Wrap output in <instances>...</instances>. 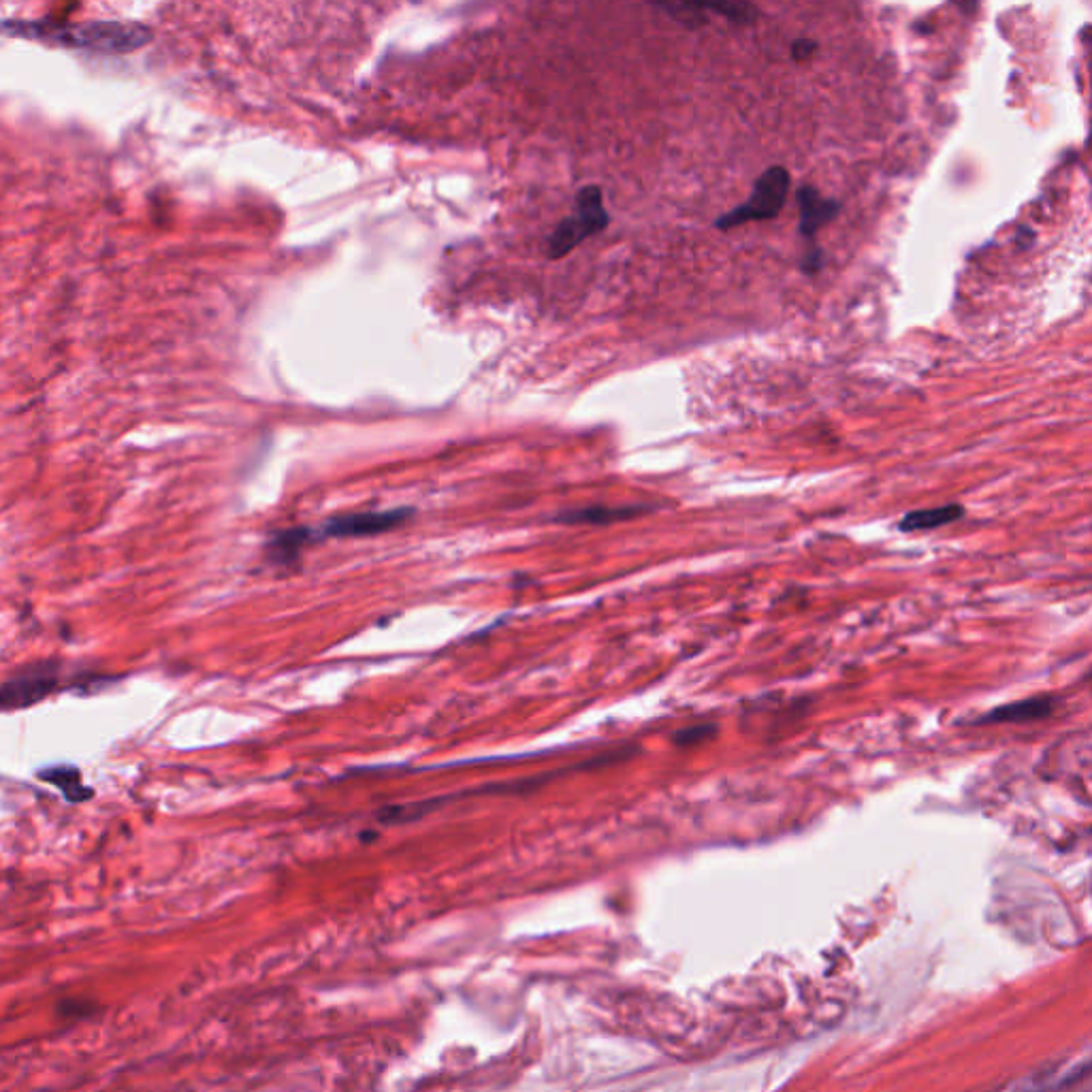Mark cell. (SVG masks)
<instances>
[{
	"instance_id": "obj_1",
	"label": "cell",
	"mask_w": 1092,
	"mask_h": 1092,
	"mask_svg": "<svg viewBox=\"0 0 1092 1092\" xmlns=\"http://www.w3.org/2000/svg\"><path fill=\"white\" fill-rule=\"evenodd\" d=\"M0 32L98 53H130L141 49L152 39L145 26L133 21H4L0 24Z\"/></svg>"
},
{
	"instance_id": "obj_2",
	"label": "cell",
	"mask_w": 1092,
	"mask_h": 1092,
	"mask_svg": "<svg viewBox=\"0 0 1092 1092\" xmlns=\"http://www.w3.org/2000/svg\"><path fill=\"white\" fill-rule=\"evenodd\" d=\"M66 688H71V683H64V668L60 662H32L0 683V713L28 709Z\"/></svg>"
},
{
	"instance_id": "obj_3",
	"label": "cell",
	"mask_w": 1092,
	"mask_h": 1092,
	"mask_svg": "<svg viewBox=\"0 0 1092 1092\" xmlns=\"http://www.w3.org/2000/svg\"><path fill=\"white\" fill-rule=\"evenodd\" d=\"M574 214L564 218V222L553 231L547 244V252L551 259H562L574 248H579L587 237L600 233L609 225V212L604 207L602 190L598 186H587L576 195Z\"/></svg>"
},
{
	"instance_id": "obj_4",
	"label": "cell",
	"mask_w": 1092,
	"mask_h": 1092,
	"mask_svg": "<svg viewBox=\"0 0 1092 1092\" xmlns=\"http://www.w3.org/2000/svg\"><path fill=\"white\" fill-rule=\"evenodd\" d=\"M789 184H791V178L785 167L766 169L753 184L751 197L736 210L720 216L716 220V227L728 231V229H736V227L753 222V220L774 218L781 212V207L785 205Z\"/></svg>"
},
{
	"instance_id": "obj_5",
	"label": "cell",
	"mask_w": 1092,
	"mask_h": 1092,
	"mask_svg": "<svg viewBox=\"0 0 1092 1092\" xmlns=\"http://www.w3.org/2000/svg\"><path fill=\"white\" fill-rule=\"evenodd\" d=\"M412 517L410 508L380 510V512H353L327 519L319 529H312V540L321 538H364L378 536L403 525Z\"/></svg>"
},
{
	"instance_id": "obj_6",
	"label": "cell",
	"mask_w": 1092,
	"mask_h": 1092,
	"mask_svg": "<svg viewBox=\"0 0 1092 1092\" xmlns=\"http://www.w3.org/2000/svg\"><path fill=\"white\" fill-rule=\"evenodd\" d=\"M1057 698L1055 696H1033L1027 701L1010 703L993 709L990 713L978 718L973 726H997V724H1029L1046 720L1055 713Z\"/></svg>"
},
{
	"instance_id": "obj_7",
	"label": "cell",
	"mask_w": 1092,
	"mask_h": 1092,
	"mask_svg": "<svg viewBox=\"0 0 1092 1092\" xmlns=\"http://www.w3.org/2000/svg\"><path fill=\"white\" fill-rule=\"evenodd\" d=\"M798 210H800V235L813 237L821 227H826L841 210L834 199H826L813 186L798 188Z\"/></svg>"
},
{
	"instance_id": "obj_8",
	"label": "cell",
	"mask_w": 1092,
	"mask_h": 1092,
	"mask_svg": "<svg viewBox=\"0 0 1092 1092\" xmlns=\"http://www.w3.org/2000/svg\"><path fill=\"white\" fill-rule=\"evenodd\" d=\"M312 529L310 527H291V529H282V532H276L270 536L267 540V547H265V555L272 564L280 566V568H289V566H297L304 549L308 544H312Z\"/></svg>"
},
{
	"instance_id": "obj_9",
	"label": "cell",
	"mask_w": 1092,
	"mask_h": 1092,
	"mask_svg": "<svg viewBox=\"0 0 1092 1092\" xmlns=\"http://www.w3.org/2000/svg\"><path fill=\"white\" fill-rule=\"evenodd\" d=\"M647 506H587L576 510H566L555 517V523L564 525H609L617 521L634 519L647 512Z\"/></svg>"
},
{
	"instance_id": "obj_10",
	"label": "cell",
	"mask_w": 1092,
	"mask_h": 1092,
	"mask_svg": "<svg viewBox=\"0 0 1092 1092\" xmlns=\"http://www.w3.org/2000/svg\"><path fill=\"white\" fill-rule=\"evenodd\" d=\"M965 514H967V510H965L963 504H948V506H939V508L911 510V512H907L901 519L898 529L901 532H928V529L952 525V523L960 521Z\"/></svg>"
},
{
	"instance_id": "obj_11",
	"label": "cell",
	"mask_w": 1092,
	"mask_h": 1092,
	"mask_svg": "<svg viewBox=\"0 0 1092 1092\" xmlns=\"http://www.w3.org/2000/svg\"><path fill=\"white\" fill-rule=\"evenodd\" d=\"M41 781L45 783H51L53 787H58L66 800L71 802H83V800H90L92 798V789L83 783L81 779V772L75 768V766H68V764H60V766H49V768H43L39 770L36 774Z\"/></svg>"
},
{
	"instance_id": "obj_12",
	"label": "cell",
	"mask_w": 1092,
	"mask_h": 1092,
	"mask_svg": "<svg viewBox=\"0 0 1092 1092\" xmlns=\"http://www.w3.org/2000/svg\"><path fill=\"white\" fill-rule=\"evenodd\" d=\"M656 6L688 28H701L709 21L703 2H660Z\"/></svg>"
},
{
	"instance_id": "obj_13",
	"label": "cell",
	"mask_w": 1092,
	"mask_h": 1092,
	"mask_svg": "<svg viewBox=\"0 0 1092 1092\" xmlns=\"http://www.w3.org/2000/svg\"><path fill=\"white\" fill-rule=\"evenodd\" d=\"M705 11L720 13L736 24H751L757 19V9L747 2H703Z\"/></svg>"
},
{
	"instance_id": "obj_14",
	"label": "cell",
	"mask_w": 1092,
	"mask_h": 1092,
	"mask_svg": "<svg viewBox=\"0 0 1092 1092\" xmlns=\"http://www.w3.org/2000/svg\"><path fill=\"white\" fill-rule=\"evenodd\" d=\"M716 734H718V726H716V724H703V726H692V728L679 729V732L673 736V740H675V744L690 747V744H698V742L711 740Z\"/></svg>"
},
{
	"instance_id": "obj_15",
	"label": "cell",
	"mask_w": 1092,
	"mask_h": 1092,
	"mask_svg": "<svg viewBox=\"0 0 1092 1092\" xmlns=\"http://www.w3.org/2000/svg\"><path fill=\"white\" fill-rule=\"evenodd\" d=\"M815 49H817V43H815V41H811V39H798V41L794 43V47H791V56H794V60H798V62H800V60H809V58L813 56V51H815Z\"/></svg>"
},
{
	"instance_id": "obj_16",
	"label": "cell",
	"mask_w": 1092,
	"mask_h": 1092,
	"mask_svg": "<svg viewBox=\"0 0 1092 1092\" xmlns=\"http://www.w3.org/2000/svg\"><path fill=\"white\" fill-rule=\"evenodd\" d=\"M819 257H821V255H819V250H813V252L804 259L802 270H804L806 274H815V272L821 267V259H819Z\"/></svg>"
}]
</instances>
